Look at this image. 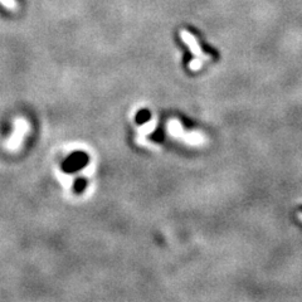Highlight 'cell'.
Returning a JSON list of instances; mask_svg holds the SVG:
<instances>
[{
	"label": "cell",
	"instance_id": "obj_4",
	"mask_svg": "<svg viewBox=\"0 0 302 302\" xmlns=\"http://www.w3.org/2000/svg\"><path fill=\"white\" fill-rule=\"evenodd\" d=\"M73 188H75L76 193L83 192V189L86 188V179H83V177H79V179H77Z\"/></svg>",
	"mask_w": 302,
	"mask_h": 302
},
{
	"label": "cell",
	"instance_id": "obj_3",
	"mask_svg": "<svg viewBox=\"0 0 302 302\" xmlns=\"http://www.w3.org/2000/svg\"><path fill=\"white\" fill-rule=\"evenodd\" d=\"M169 128H170V132L174 135H180L181 131H183V127L180 126V124L177 121H172L170 122V125H169Z\"/></svg>",
	"mask_w": 302,
	"mask_h": 302
},
{
	"label": "cell",
	"instance_id": "obj_1",
	"mask_svg": "<svg viewBox=\"0 0 302 302\" xmlns=\"http://www.w3.org/2000/svg\"><path fill=\"white\" fill-rule=\"evenodd\" d=\"M87 155L82 152V151H76V152L71 154L70 156L62 163V170H63L64 173L70 174V173H75L77 172V170H79V169L84 168V166L87 165Z\"/></svg>",
	"mask_w": 302,
	"mask_h": 302
},
{
	"label": "cell",
	"instance_id": "obj_2",
	"mask_svg": "<svg viewBox=\"0 0 302 302\" xmlns=\"http://www.w3.org/2000/svg\"><path fill=\"white\" fill-rule=\"evenodd\" d=\"M181 37L184 38V42H185V43L190 47V50H192V52L194 53L195 55H199V57H205V55L203 54V52L201 50V48H199V46H198L195 38L193 37L192 34H189V33H186V32H181Z\"/></svg>",
	"mask_w": 302,
	"mask_h": 302
},
{
	"label": "cell",
	"instance_id": "obj_5",
	"mask_svg": "<svg viewBox=\"0 0 302 302\" xmlns=\"http://www.w3.org/2000/svg\"><path fill=\"white\" fill-rule=\"evenodd\" d=\"M201 67V61H199V59H194V61L190 63V68H192V70H199Z\"/></svg>",
	"mask_w": 302,
	"mask_h": 302
}]
</instances>
